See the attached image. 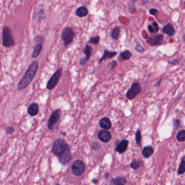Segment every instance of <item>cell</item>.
<instances>
[{"label": "cell", "instance_id": "cell-18", "mask_svg": "<svg viewBox=\"0 0 185 185\" xmlns=\"http://www.w3.org/2000/svg\"><path fill=\"white\" fill-rule=\"evenodd\" d=\"M154 148L151 146H145L142 151V155L145 158H149L154 153Z\"/></svg>", "mask_w": 185, "mask_h": 185}, {"label": "cell", "instance_id": "cell-38", "mask_svg": "<svg viewBox=\"0 0 185 185\" xmlns=\"http://www.w3.org/2000/svg\"><path fill=\"white\" fill-rule=\"evenodd\" d=\"M148 30L151 33H155V32H154V30L153 27L151 26V25H149V26H148Z\"/></svg>", "mask_w": 185, "mask_h": 185}, {"label": "cell", "instance_id": "cell-19", "mask_svg": "<svg viewBox=\"0 0 185 185\" xmlns=\"http://www.w3.org/2000/svg\"><path fill=\"white\" fill-rule=\"evenodd\" d=\"M88 9H87L85 7H84V6H82V7H78L76 11V15H77L78 17H86V15L88 14Z\"/></svg>", "mask_w": 185, "mask_h": 185}, {"label": "cell", "instance_id": "cell-31", "mask_svg": "<svg viewBox=\"0 0 185 185\" xmlns=\"http://www.w3.org/2000/svg\"><path fill=\"white\" fill-rule=\"evenodd\" d=\"M99 147H100V144L98 142H93V143L91 144V148L94 150L99 149Z\"/></svg>", "mask_w": 185, "mask_h": 185}, {"label": "cell", "instance_id": "cell-23", "mask_svg": "<svg viewBox=\"0 0 185 185\" xmlns=\"http://www.w3.org/2000/svg\"><path fill=\"white\" fill-rule=\"evenodd\" d=\"M185 172V157L184 156L181 160V163L180 164L179 168L178 169V174L179 175H182L184 174Z\"/></svg>", "mask_w": 185, "mask_h": 185}, {"label": "cell", "instance_id": "cell-10", "mask_svg": "<svg viewBox=\"0 0 185 185\" xmlns=\"http://www.w3.org/2000/svg\"><path fill=\"white\" fill-rule=\"evenodd\" d=\"M164 36L163 35H158L153 38H149L146 40V43L151 46H155L162 43L164 41Z\"/></svg>", "mask_w": 185, "mask_h": 185}, {"label": "cell", "instance_id": "cell-33", "mask_svg": "<svg viewBox=\"0 0 185 185\" xmlns=\"http://www.w3.org/2000/svg\"><path fill=\"white\" fill-rule=\"evenodd\" d=\"M152 25H153L152 27H153V28H154V30L155 33L157 32L159 30V27H158L157 23L156 22H154L152 23Z\"/></svg>", "mask_w": 185, "mask_h": 185}, {"label": "cell", "instance_id": "cell-6", "mask_svg": "<svg viewBox=\"0 0 185 185\" xmlns=\"http://www.w3.org/2000/svg\"><path fill=\"white\" fill-rule=\"evenodd\" d=\"M61 74H62V69L60 68L53 74V75L48 80L47 84V86H46L47 89L49 90H51L56 86L59 81V79L61 76Z\"/></svg>", "mask_w": 185, "mask_h": 185}, {"label": "cell", "instance_id": "cell-36", "mask_svg": "<svg viewBox=\"0 0 185 185\" xmlns=\"http://www.w3.org/2000/svg\"><path fill=\"white\" fill-rule=\"evenodd\" d=\"M14 129H13V127H7V128L6 129V132H7V133H8V134H11V133H13V132H14Z\"/></svg>", "mask_w": 185, "mask_h": 185}, {"label": "cell", "instance_id": "cell-32", "mask_svg": "<svg viewBox=\"0 0 185 185\" xmlns=\"http://www.w3.org/2000/svg\"><path fill=\"white\" fill-rule=\"evenodd\" d=\"M180 60V59H174V60H172V61H168V64L172 65H176L178 64L179 63Z\"/></svg>", "mask_w": 185, "mask_h": 185}, {"label": "cell", "instance_id": "cell-39", "mask_svg": "<svg viewBox=\"0 0 185 185\" xmlns=\"http://www.w3.org/2000/svg\"><path fill=\"white\" fill-rule=\"evenodd\" d=\"M92 182H95V183H97V182H98V180H96V179H94V180H92Z\"/></svg>", "mask_w": 185, "mask_h": 185}, {"label": "cell", "instance_id": "cell-2", "mask_svg": "<svg viewBox=\"0 0 185 185\" xmlns=\"http://www.w3.org/2000/svg\"><path fill=\"white\" fill-rule=\"evenodd\" d=\"M38 66L39 64L38 61H34L31 64L29 68L27 70L25 76L22 79L21 81L19 82L17 85L18 90H24L30 84V83L33 80V78L36 75L38 69Z\"/></svg>", "mask_w": 185, "mask_h": 185}, {"label": "cell", "instance_id": "cell-3", "mask_svg": "<svg viewBox=\"0 0 185 185\" xmlns=\"http://www.w3.org/2000/svg\"><path fill=\"white\" fill-rule=\"evenodd\" d=\"M11 29L9 27H4L2 31V45L5 47H12L15 45Z\"/></svg>", "mask_w": 185, "mask_h": 185}, {"label": "cell", "instance_id": "cell-11", "mask_svg": "<svg viewBox=\"0 0 185 185\" xmlns=\"http://www.w3.org/2000/svg\"><path fill=\"white\" fill-rule=\"evenodd\" d=\"M129 144V141L126 140H123L120 142L116 146V150L120 154H123L126 151Z\"/></svg>", "mask_w": 185, "mask_h": 185}, {"label": "cell", "instance_id": "cell-29", "mask_svg": "<svg viewBox=\"0 0 185 185\" xmlns=\"http://www.w3.org/2000/svg\"><path fill=\"white\" fill-rule=\"evenodd\" d=\"M117 66V62L115 61H113L109 63L108 65V66L109 67H110V69H115Z\"/></svg>", "mask_w": 185, "mask_h": 185}, {"label": "cell", "instance_id": "cell-40", "mask_svg": "<svg viewBox=\"0 0 185 185\" xmlns=\"http://www.w3.org/2000/svg\"><path fill=\"white\" fill-rule=\"evenodd\" d=\"M161 79L160 80L159 82H158V83H157V85H156V86H159V84L160 85V82H161Z\"/></svg>", "mask_w": 185, "mask_h": 185}, {"label": "cell", "instance_id": "cell-28", "mask_svg": "<svg viewBox=\"0 0 185 185\" xmlns=\"http://www.w3.org/2000/svg\"><path fill=\"white\" fill-rule=\"evenodd\" d=\"M135 49L136 51H137L138 52H140V53H142L144 51V48L140 44H137L135 46Z\"/></svg>", "mask_w": 185, "mask_h": 185}, {"label": "cell", "instance_id": "cell-8", "mask_svg": "<svg viewBox=\"0 0 185 185\" xmlns=\"http://www.w3.org/2000/svg\"><path fill=\"white\" fill-rule=\"evenodd\" d=\"M85 165L81 160H76L71 166V171L74 175L79 176L85 171Z\"/></svg>", "mask_w": 185, "mask_h": 185}, {"label": "cell", "instance_id": "cell-17", "mask_svg": "<svg viewBox=\"0 0 185 185\" xmlns=\"http://www.w3.org/2000/svg\"><path fill=\"white\" fill-rule=\"evenodd\" d=\"M39 108L38 104L36 103H32L28 109V113L31 116H35L38 115L39 112Z\"/></svg>", "mask_w": 185, "mask_h": 185}, {"label": "cell", "instance_id": "cell-24", "mask_svg": "<svg viewBox=\"0 0 185 185\" xmlns=\"http://www.w3.org/2000/svg\"><path fill=\"white\" fill-rule=\"evenodd\" d=\"M120 33H121V30H120V27H116L113 29V30H112V33H111L112 38L115 40H117V39L119 38Z\"/></svg>", "mask_w": 185, "mask_h": 185}, {"label": "cell", "instance_id": "cell-20", "mask_svg": "<svg viewBox=\"0 0 185 185\" xmlns=\"http://www.w3.org/2000/svg\"><path fill=\"white\" fill-rule=\"evenodd\" d=\"M92 47L88 45H86L85 47L84 48V49H83V52L84 53V54L86 56L85 58L86 61L89 60L90 58L91 54H92Z\"/></svg>", "mask_w": 185, "mask_h": 185}, {"label": "cell", "instance_id": "cell-34", "mask_svg": "<svg viewBox=\"0 0 185 185\" xmlns=\"http://www.w3.org/2000/svg\"><path fill=\"white\" fill-rule=\"evenodd\" d=\"M173 124L175 127L177 128L180 126V121L178 120H177V119H174V121H173Z\"/></svg>", "mask_w": 185, "mask_h": 185}, {"label": "cell", "instance_id": "cell-21", "mask_svg": "<svg viewBox=\"0 0 185 185\" xmlns=\"http://www.w3.org/2000/svg\"><path fill=\"white\" fill-rule=\"evenodd\" d=\"M43 48V45L41 43H39L35 46L34 50L33 51V53L32 54V57L33 58H36L39 56L40 52L41 51Z\"/></svg>", "mask_w": 185, "mask_h": 185}, {"label": "cell", "instance_id": "cell-13", "mask_svg": "<svg viewBox=\"0 0 185 185\" xmlns=\"http://www.w3.org/2000/svg\"><path fill=\"white\" fill-rule=\"evenodd\" d=\"M117 54V52L116 51H110L108 50H105L103 55L99 59V63H101L102 61H103L104 60L112 58L114 56H116Z\"/></svg>", "mask_w": 185, "mask_h": 185}, {"label": "cell", "instance_id": "cell-15", "mask_svg": "<svg viewBox=\"0 0 185 185\" xmlns=\"http://www.w3.org/2000/svg\"><path fill=\"white\" fill-rule=\"evenodd\" d=\"M127 183V180L124 177H116L111 179L109 185H125Z\"/></svg>", "mask_w": 185, "mask_h": 185}, {"label": "cell", "instance_id": "cell-30", "mask_svg": "<svg viewBox=\"0 0 185 185\" xmlns=\"http://www.w3.org/2000/svg\"><path fill=\"white\" fill-rule=\"evenodd\" d=\"M39 16H38V21H41L42 20H43V18L45 17V15H44V11H43V9H41L39 10Z\"/></svg>", "mask_w": 185, "mask_h": 185}, {"label": "cell", "instance_id": "cell-37", "mask_svg": "<svg viewBox=\"0 0 185 185\" xmlns=\"http://www.w3.org/2000/svg\"><path fill=\"white\" fill-rule=\"evenodd\" d=\"M86 59H85V58H81L80 59V61H79V64L80 65H81V66H84V65L85 64V63H86Z\"/></svg>", "mask_w": 185, "mask_h": 185}, {"label": "cell", "instance_id": "cell-14", "mask_svg": "<svg viewBox=\"0 0 185 185\" xmlns=\"http://www.w3.org/2000/svg\"><path fill=\"white\" fill-rule=\"evenodd\" d=\"M162 32L164 34H166L169 36H173L175 33L173 26L170 23L164 26L162 29Z\"/></svg>", "mask_w": 185, "mask_h": 185}, {"label": "cell", "instance_id": "cell-1", "mask_svg": "<svg viewBox=\"0 0 185 185\" xmlns=\"http://www.w3.org/2000/svg\"><path fill=\"white\" fill-rule=\"evenodd\" d=\"M52 153L58 157L61 164L64 165L68 164L72 158L69 144L63 138L56 140L52 148Z\"/></svg>", "mask_w": 185, "mask_h": 185}, {"label": "cell", "instance_id": "cell-5", "mask_svg": "<svg viewBox=\"0 0 185 185\" xmlns=\"http://www.w3.org/2000/svg\"><path fill=\"white\" fill-rule=\"evenodd\" d=\"M142 91V87L138 82L133 83L126 94V97L132 100L135 98Z\"/></svg>", "mask_w": 185, "mask_h": 185}, {"label": "cell", "instance_id": "cell-12", "mask_svg": "<svg viewBox=\"0 0 185 185\" xmlns=\"http://www.w3.org/2000/svg\"><path fill=\"white\" fill-rule=\"evenodd\" d=\"M99 125L104 130H108L111 128V122L108 117H103L99 121Z\"/></svg>", "mask_w": 185, "mask_h": 185}, {"label": "cell", "instance_id": "cell-4", "mask_svg": "<svg viewBox=\"0 0 185 185\" xmlns=\"http://www.w3.org/2000/svg\"><path fill=\"white\" fill-rule=\"evenodd\" d=\"M74 35V32L71 27H66L63 30L61 34V38L63 40L65 46H67L72 42Z\"/></svg>", "mask_w": 185, "mask_h": 185}, {"label": "cell", "instance_id": "cell-26", "mask_svg": "<svg viewBox=\"0 0 185 185\" xmlns=\"http://www.w3.org/2000/svg\"><path fill=\"white\" fill-rule=\"evenodd\" d=\"M99 41H100V36H96L95 37L91 38L90 39H89V40L88 41V43L97 45V44L99 43Z\"/></svg>", "mask_w": 185, "mask_h": 185}, {"label": "cell", "instance_id": "cell-16", "mask_svg": "<svg viewBox=\"0 0 185 185\" xmlns=\"http://www.w3.org/2000/svg\"><path fill=\"white\" fill-rule=\"evenodd\" d=\"M132 56V53L129 50H125L121 52L118 57V60L120 62L129 60Z\"/></svg>", "mask_w": 185, "mask_h": 185}, {"label": "cell", "instance_id": "cell-25", "mask_svg": "<svg viewBox=\"0 0 185 185\" xmlns=\"http://www.w3.org/2000/svg\"><path fill=\"white\" fill-rule=\"evenodd\" d=\"M135 140H136V142L138 145L140 146L141 144V140H142V136H141V131L140 130H138L136 134H135Z\"/></svg>", "mask_w": 185, "mask_h": 185}, {"label": "cell", "instance_id": "cell-9", "mask_svg": "<svg viewBox=\"0 0 185 185\" xmlns=\"http://www.w3.org/2000/svg\"><path fill=\"white\" fill-rule=\"evenodd\" d=\"M97 136L102 142H109L111 139V134L107 130H101L97 133Z\"/></svg>", "mask_w": 185, "mask_h": 185}, {"label": "cell", "instance_id": "cell-41", "mask_svg": "<svg viewBox=\"0 0 185 185\" xmlns=\"http://www.w3.org/2000/svg\"><path fill=\"white\" fill-rule=\"evenodd\" d=\"M56 185H59V184H56Z\"/></svg>", "mask_w": 185, "mask_h": 185}, {"label": "cell", "instance_id": "cell-27", "mask_svg": "<svg viewBox=\"0 0 185 185\" xmlns=\"http://www.w3.org/2000/svg\"><path fill=\"white\" fill-rule=\"evenodd\" d=\"M140 165H141L140 162L134 160L130 164V167H131V168H133V169L136 170L140 167Z\"/></svg>", "mask_w": 185, "mask_h": 185}, {"label": "cell", "instance_id": "cell-7", "mask_svg": "<svg viewBox=\"0 0 185 185\" xmlns=\"http://www.w3.org/2000/svg\"><path fill=\"white\" fill-rule=\"evenodd\" d=\"M61 111L60 109H56L52 112L49 120H48V128L50 130H53L54 125L59 122L61 119Z\"/></svg>", "mask_w": 185, "mask_h": 185}, {"label": "cell", "instance_id": "cell-35", "mask_svg": "<svg viewBox=\"0 0 185 185\" xmlns=\"http://www.w3.org/2000/svg\"><path fill=\"white\" fill-rule=\"evenodd\" d=\"M158 12H159V11L156 9L151 8L149 10V13L151 14V15H155L156 14V13H158Z\"/></svg>", "mask_w": 185, "mask_h": 185}, {"label": "cell", "instance_id": "cell-22", "mask_svg": "<svg viewBox=\"0 0 185 185\" xmlns=\"http://www.w3.org/2000/svg\"><path fill=\"white\" fill-rule=\"evenodd\" d=\"M177 138L179 142H184L185 141V130H181L179 131L177 135Z\"/></svg>", "mask_w": 185, "mask_h": 185}]
</instances>
